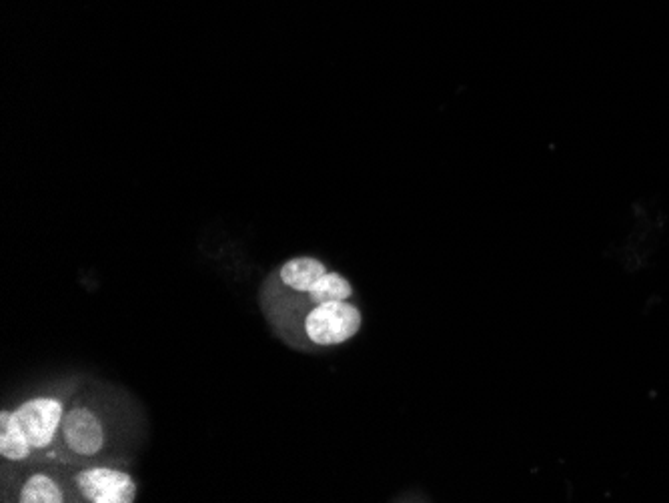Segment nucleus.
<instances>
[{"mask_svg": "<svg viewBox=\"0 0 669 503\" xmlns=\"http://www.w3.org/2000/svg\"><path fill=\"white\" fill-rule=\"evenodd\" d=\"M61 437L65 445L81 457L99 455L107 443V431L99 413L87 405H73L65 413Z\"/></svg>", "mask_w": 669, "mask_h": 503, "instance_id": "4", "label": "nucleus"}, {"mask_svg": "<svg viewBox=\"0 0 669 503\" xmlns=\"http://www.w3.org/2000/svg\"><path fill=\"white\" fill-rule=\"evenodd\" d=\"M353 295L351 283L339 275V273H325L307 293V297L319 305V303H329V301H349Z\"/></svg>", "mask_w": 669, "mask_h": 503, "instance_id": "8", "label": "nucleus"}, {"mask_svg": "<svg viewBox=\"0 0 669 503\" xmlns=\"http://www.w3.org/2000/svg\"><path fill=\"white\" fill-rule=\"evenodd\" d=\"M33 451L35 449L13 411L0 413V455L7 461H27Z\"/></svg>", "mask_w": 669, "mask_h": 503, "instance_id": "5", "label": "nucleus"}, {"mask_svg": "<svg viewBox=\"0 0 669 503\" xmlns=\"http://www.w3.org/2000/svg\"><path fill=\"white\" fill-rule=\"evenodd\" d=\"M67 499L63 485L49 473H33L21 487L23 503H63Z\"/></svg>", "mask_w": 669, "mask_h": 503, "instance_id": "7", "label": "nucleus"}, {"mask_svg": "<svg viewBox=\"0 0 669 503\" xmlns=\"http://www.w3.org/2000/svg\"><path fill=\"white\" fill-rule=\"evenodd\" d=\"M361 323V311L349 301L319 303L305 317V335L315 345L333 347L355 337Z\"/></svg>", "mask_w": 669, "mask_h": 503, "instance_id": "1", "label": "nucleus"}, {"mask_svg": "<svg viewBox=\"0 0 669 503\" xmlns=\"http://www.w3.org/2000/svg\"><path fill=\"white\" fill-rule=\"evenodd\" d=\"M65 403L59 397H33L21 403L13 415L29 437L33 449H47L61 431Z\"/></svg>", "mask_w": 669, "mask_h": 503, "instance_id": "2", "label": "nucleus"}, {"mask_svg": "<svg viewBox=\"0 0 669 503\" xmlns=\"http://www.w3.org/2000/svg\"><path fill=\"white\" fill-rule=\"evenodd\" d=\"M327 273L325 265L313 257H295L291 261H287L281 271L279 277L283 281V285L291 287L297 293H309V289Z\"/></svg>", "mask_w": 669, "mask_h": 503, "instance_id": "6", "label": "nucleus"}, {"mask_svg": "<svg viewBox=\"0 0 669 503\" xmlns=\"http://www.w3.org/2000/svg\"><path fill=\"white\" fill-rule=\"evenodd\" d=\"M75 487L91 503H133L137 497L135 479L115 467H87L77 473Z\"/></svg>", "mask_w": 669, "mask_h": 503, "instance_id": "3", "label": "nucleus"}]
</instances>
